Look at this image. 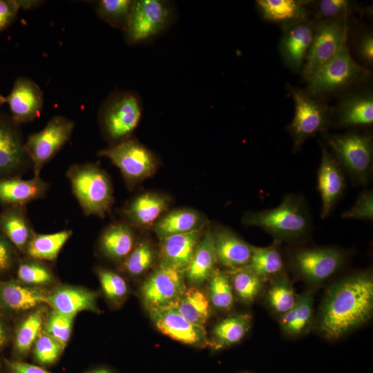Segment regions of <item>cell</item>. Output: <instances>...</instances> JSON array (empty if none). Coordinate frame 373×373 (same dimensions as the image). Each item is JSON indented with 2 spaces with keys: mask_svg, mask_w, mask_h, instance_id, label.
I'll return each instance as SVG.
<instances>
[{
  "mask_svg": "<svg viewBox=\"0 0 373 373\" xmlns=\"http://www.w3.org/2000/svg\"><path fill=\"white\" fill-rule=\"evenodd\" d=\"M276 242L265 247H253L247 267L262 280L280 274L283 269V260Z\"/></svg>",
  "mask_w": 373,
  "mask_h": 373,
  "instance_id": "35",
  "label": "cell"
},
{
  "mask_svg": "<svg viewBox=\"0 0 373 373\" xmlns=\"http://www.w3.org/2000/svg\"><path fill=\"white\" fill-rule=\"evenodd\" d=\"M73 193L86 215L104 217L113 202L108 175L92 163L74 164L68 170Z\"/></svg>",
  "mask_w": 373,
  "mask_h": 373,
  "instance_id": "4",
  "label": "cell"
},
{
  "mask_svg": "<svg viewBox=\"0 0 373 373\" xmlns=\"http://www.w3.org/2000/svg\"><path fill=\"white\" fill-rule=\"evenodd\" d=\"M168 203L164 195L155 192L144 193L129 203L125 214L133 224L142 227H150L156 223Z\"/></svg>",
  "mask_w": 373,
  "mask_h": 373,
  "instance_id": "29",
  "label": "cell"
},
{
  "mask_svg": "<svg viewBox=\"0 0 373 373\" xmlns=\"http://www.w3.org/2000/svg\"><path fill=\"white\" fill-rule=\"evenodd\" d=\"M102 289L106 297L115 303H119L128 294V286L125 280L118 274L99 268L97 270Z\"/></svg>",
  "mask_w": 373,
  "mask_h": 373,
  "instance_id": "43",
  "label": "cell"
},
{
  "mask_svg": "<svg viewBox=\"0 0 373 373\" xmlns=\"http://www.w3.org/2000/svg\"><path fill=\"white\" fill-rule=\"evenodd\" d=\"M200 239V230L161 239L160 265L184 273Z\"/></svg>",
  "mask_w": 373,
  "mask_h": 373,
  "instance_id": "23",
  "label": "cell"
},
{
  "mask_svg": "<svg viewBox=\"0 0 373 373\" xmlns=\"http://www.w3.org/2000/svg\"><path fill=\"white\" fill-rule=\"evenodd\" d=\"M0 373H7V372L6 371V372H0Z\"/></svg>",
  "mask_w": 373,
  "mask_h": 373,
  "instance_id": "57",
  "label": "cell"
},
{
  "mask_svg": "<svg viewBox=\"0 0 373 373\" xmlns=\"http://www.w3.org/2000/svg\"><path fill=\"white\" fill-rule=\"evenodd\" d=\"M99 294L89 289L71 285H61L49 290L46 304L52 311L74 316L80 312H98Z\"/></svg>",
  "mask_w": 373,
  "mask_h": 373,
  "instance_id": "20",
  "label": "cell"
},
{
  "mask_svg": "<svg viewBox=\"0 0 373 373\" xmlns=\"http://www.w3.org/2000/svg\"><path fill=\"white\" fill-rule=\"evenodd\" d=\"M74 316L51 311L47 316L44 330L66 347L73 329Z\"/></svg>",
  "mask_w": 373,
  "mask_h": 373,
  "instance_id": "44",
  "label": "cell"
},
{
  "mask_svg": "<svg viewBox=\"0 0 373 373\" xmlns=\"http://www.w3.org/2000/svg\"><path fill=\"white\" fill-rule=\"evenodd\" d=\"M330 153L355 184L368 183L373 171V139L352 130L341 134L323 133Z\"/></svg>",
  "mask_w": 373,
  "mask_h": 373,
  "instance_id": "3",
  "label": "cell"
},
{
  "mask_svg": "<svg viewBox=\"0 0 373 373\" xmlns=\"http://www.w3.org/2000/svg\"><path fill=\"white\" fill-rule=\"evenodd\" d=\"M10 338V330L6 321L0 314V351L8 343Z\"/></svg>",
  "mask_w": 373,
  "mask_h": 373,
  "instance_id": "52",
  "label": "cell"
},
{
  "mask_svg": "<svg viewBox=\"0 0 373 373\" xmlns=\"http://www.w3.org/2000/svg\"><path fill=\"white\" fill-rule=\"evenodd\" d=\"M18 125L0 114V178L14 176L29 160Z\"/></svg>",
  "mask_w": 373,
  "mask_h": 373,
  "instance_id": "17",
  "label": "cell"
},
{
  "mask_svg": "<svg viewBox=\"0 0 373 373\" xmlns=\"http://www.w3.org/2000/svg\"><path fill=\"white\" fill-rule=\"evenodd\" d=\"M119 168L129 183L142 181L154 173L157 161L154 153L135 140L128 138L99 152Z\"/></svg>",
  "mask_w": 373,
  "mask_h": 373,
  "instance_id": "11",
  "label": "cell"
},
{
  "mask_svg": "<svg viewBox=\"0 0 373 373\" xmlns=\"http://www.w3.org/2000/svg\"><path fill=\"white\" fill-rule=\"evenodd\" d=\"M83 373H115V372L112 369L108 367L101 366V367H97L86 370Z\"/></svg>",
  "mask_w": 373,
  "mask_h": 373,
  "instance_id": "54",
  "label": "cell"
},
{
  "mask_svg": "<svg viewBox=\"0 0 373 373\" xmlns=\"http://www.w3.org/2000/svg\"><path fill=\"white\" fill-rule=\"evenodd\" d=\"M134 243L132 229L123 222L108 226L99 240V247L103 254L114 261L123 262L134 248Z\"/></svg>",
  "mask_w": 373,
  "mask_h": 373,
  "instance_id": "30",
  "label": "cell"
},
{
  "mask_svg": "<svg viewBox=\"0 0 373 373\" xmlns=\"http://www.w3.org/2000/svg\"><path fill=\"white\" fill-rule=\"evenodd\" d=\"M242 223L262 229L276 242H293L309 234L312 218L305 198L300 194L288 193L273 209L246 212Z\"/></svg>",
  "mask_w": 373,
  "mask_h": 373,
  "instance_id": "2",
  "label": "cell"
},
{
  "mask_svg": "<svg viewBox=\"0 0 373 373\" xmlns=\"http://www.w3.org/2000/svg\"><path fill=\"white\" fill-rule=\"evenodd\" d=\"M65 347L44 329L36 339L32 353L35 363L43 367L55 365L60 358Z\"/></svg>",
  "mask_w": 373,
  "mask_h": 373,
  "instance_id": "41",
  "label": "cell"
},
{
  "mask_svg": "<svg viewBox=\"0 0 373 373\" xmlns=\"http://www.w3.org/2000/svg\"><path fill=\"white\" fill-rule=\"evenodd\" d=\"M44 1L38 0H16L19 9H32L39 6Z\"/></svg>",
  "mask_w": 373,
  "mask_h": 373,
  "instance_id": "53",
  "label": "cell"
},
{
  "mask_svg": "<svg viewBox=\"0 0 373 373\" xmlns=\"http://www.w3.org/2000/svg\"><path fill=\"white\" fill-rule=\"evenodd\" d=\"M287 88L294 102V116L287 131L292 138L295 153L307 140L327 131L332 124L333 109L299 88L290 85Z\"/></svg>",
  "mask_w": 373,
  "mask_h": 373,
  "instance_id": "6",
  "label": "cell"
},
{
  "mask_svg": "<svg viewBox=\"0 0 373 373\" xmlns=\"http://www.w3.org/2000/svg\"><path fill=\"white\" fill-rule=\"evenodd\" d=\"M17 249L0 231V276L11 271L17 264Z\"/></svg>",
  "mask_w": 373,
  "mask_h": 373,
  "instance_id": "48",
  "label": "cell"
},
{
  "mask_svg": "<svg viewBox=\"0 0 373 373\" xmlns=\"http://www.w3.org/2000/svg\"><path fill=\"white\" fill-rule=\"evenodd\" d=\"M347 40V16L316 21L302 69L303 79L307 81L318 68L333 58Z\"/></svg>",
  "mask_w": 373,
  "mask_h": 373,
  "instance_id": "9",
  "label": "cell"
},
{
  "mask_svg": "<svg viewBox=\"0 0 373 373\" xmlns=\"http://www.w3.org/2000/svg\"><path fill=\"white\" fill-rule=\"evenodd\" d=\"M317 188L322 202L321 217L325 219L332 213L345 191V177L341 167L323 144Z\"/></svg>",
  "mask_w": 373,
  "mask_h": 373,
  "instance_id": "16",
  "label": "cell"
},
{
  "mask_svg": "<svg viewBox=\"0 0 373 373\" xmlns=\"http://www.w3.org/2000/svg\"><path fill=\"white\" fill-rule=\"evenodd\" d=\"M372 311V274L352 275L328 291L319 314V329L327 338L338 339L365 323Z\"/></svg>",
  "mask_w": 373,
  "mask_h": 373,
  "instance_id": "1",
  "label": "cell"
},
{
  "mask_svg": "<svg viewBox=\"0 0 373 373\" xmlns=\"http://www.w3.org/2000/svg\"><path fill=\"white\" fill-rule=\"evenodd\" d=\"M19 10L16 0H0V32L14 21Z\"/></svg>",
  "mask_w": 373,
  "mask_h": 373,
  "instance_id": "51",
  "label": "cell"
},
{
  "mask_svg": "<svg viewBox=\"0 0 373 373\" xmlns=\"http://www.w3.org/2000/svg\"><path fill=\"white\" fill-rule=\"evenodd\" d=\"M74 126L72 120L56 115L48 121L42 130L28 136L24 143V149L32 164L34 175H39L44 166L69 140Z\"/></svg>",
  "mask_w": 373,
  "mask_h": 373,
  "instance_id": "10",
  "label": "cell"
},
{
  "mask_svg": "<svg viewBox=\"0 0 373 373\" xmlns=\"http://www.w3.org/2000/svg\"><path fill=\"white\" fill-rule=\"evenodd\" d=\"M209 281L207 294L210 303L219 310H229L233 305L234 297L229 276L216 269Z\"/></svg>",
  "mask_w": 373,
  "mask_h": 373,
  "instance_id": "38",
  "label": "cell"
},
{
  "mask_svg": "<svg viewBox=\"0 0 373 373\" xmlns=\"http://www.w3.org/2000/svg\"><path fill=\"white\" fill-rule=\"evenodd\" d=\"M244 373H248V372H244Z\"/></svg>",
  "mask_w": 373,
  "mask_h": 373,
  "instance_id": "58",
  "label": "cell"
},
{
  "mask_svg": "<svg viewBox=\"0 0 373 373\" xmlns=\"http://www.w3.org/2000/svg\"><path fill=\"white\" fill-rule=\"evenodd\" d=\"M142 110V100L134 92L115 91L106 98L99 111V122L112 145L130 137L140 121Z\"/></svg>",
  "mask_w": 373,
  "mask_h": 373,
  "instance_id": "5",
  "label": "cell"
},
{
  "mask_svg": "<svg viewBox=\"0 0 373 373\" xmlns=\"http://www.w3.org/2000/svg\"><path fill=\"white\" fill-rule=\"evenodd\" d=\"M211 229H207L204 238L200 239L192 259L186 269L187 280L193 286L202 285L209 280L217 264Z\"/></svg>",
  "mask_w": 373,
  "mask_h": 373,
  "instance_id": "28",
  "label": "cell"
},
{
  "mask_svg": "<svg viewBox=\"0 0 373 373\" xmlns=\"http://www.w3.org/2000/svg\"><path fill=\"white\" fill-rule=\"evenodd\" d=\"M152 321L163 334L185 345L198 347L209 346L204 326L193 324L171 307L149 310Z\"/></svg>",
  "mask_w": 373,
  "mask_h": 373,
  "instance_id": "14",
  "label": "cell"
},
{
  "mask_svg": "<svg viewBox=\"0 0 373 373\" xmlns=\"http://www.w3.org/2000/svg\"><path fill=\"white\" fill-rule=\"evenodd\" d=\"M230 281L237 296L242 302L250 303L260 292L263 280L246 266L234 269Z\"/></svg>",
  "mask_w": 373,
  "mask_h": 373,
  "instance_id": "39",
  "label": "cell"
},
{
  "mask_svg": "<svg viewBox=\"0 0 373 373\" xmlns=\"http://www.w3.org/2000/svg\"><path fill=\"white\" fill-rule=\"evenodd\" d=\"M310 1L300 0H257L260 14L267 21L285 27L309 19Z\"/></svg>",
  "mask_w": 373,
  "mask_h": 373,
  "instance_id": "25",
  "label": "cell"
},
{
  "mask_svg": "<svg viewBox=\"0 0 373 373\" xmlns=\"http://www.w3.org/2000/svg\"><path fill=\"white\" fill-rule=\"evenodd\" d=\"M175 15L174 5L169 1H135L124 32L126 41L130 45H136L153 41L171 27Z\"/></svg>",
  "mask_w": 373,
  "mask_h": 373,
  "instance_id": "8",
  "label": "cell"
},
{
  "mask_svg": "<svg viewBox=\"0 0 373 373\" xmlns=\"http://www.w3.org/2000/svg\"><path fill=\"white\" fill-rule=\"evenodd\" d=\"M203 217L198 211L189 209L171 211L157 220L155 231L161 239L166 237L200 230Z\"/></svg>",
  "mask_w": 373,
  "mask_h": 373,
  "instance_id": "33",
  "label": "cell"
},
{
  "mask_svg": "<svg viewBox=\"0 0 373 373\" xmlns=\"http://www.w3.org/2000/svg\"><path fill=\"white\" fill-rule=\"evenodd\" d=\"M49 290L17 280L0 281V310L9 314L30 312L46 303Z\"/></svg>",
  "mask_w": 373,
  "mask_h": 373,
  "instance_id": "19",
  "label": "cell"
},
{
  "mask_svg": "<svg viewBox=\"0 0 373 373\" xmlns=\"http://www.w3.org/2000/svg\"><path fill=\"white\" fill-rule=\"evenodd\" d=\"M48 185L39 175L24 180L17 176L0 178V202L6 207L20 206L41 198Z\"/></svg>",
  "mask_w": 373,
  "mask_h": 373,
  "instance_id": "24",
  "label": "cell"
},
{
  "mask_svg": "<svg viewBox=\"0 0 373 373\" xmlns=\"http://www.w3.org/2000/svg\"><path fill=\"white\" fill-rule=\"evenodd\" d=\"M47 316L42 305L29 312L18 323L14 333L12 360L23 361L28 356L44 329Z\"/></svg>",
  "mask_w": 373,
  "mask_h": 373,
  "instance_id": "26",
  "label": "cell"
},
{
  "mask_svg": "<svg viewBox=\"0 0 373 373\" xmlns=\"http://www.w3.org/2000/svg\"><path fill=\"white\" fill-rule=\"evenodd\" d=\"M352 9V2L348 0H321L316 4L314 20L316 21L347 16Z\"/></svg>",
  "mask_w": 373,
  "mask_h": 373,
  "instance_id": "45",
  "label": "cell"
},
{
  "mask_svg": "<svg viewBox=\"0 0 373 373\" xmlns=\"http://www.w3.org/2000/svg\"><path fill=\"white\" fill-rule=\"evenodd\" d=\"M0 231L23 254L35 233L25 209L20 206L6 207L0 212Z\"/></svg>",
  "mask_w": 373,
  "mask_h": 373,
  "instance_id": "27",
  "label": "cell"
},
{
  "mask_svg": "<svg viewBox=\"0 0 373 373\" xmlns=\"http://www.w3.org/2000/svg\"><path fill=\"white\" fill-rule=\"evenodd\" d=\"M6 103V97L0 94V106Z\"/></svg>",
  "mask_w": 373,
  "mask_h": 373,
  "instance_id": "55",
  "label": "cell"
},
{
  "mask_svg": "<svg viewBox=\"0 0 373 373\" xmlns=\"http://www.w3.org/2000/svg\"><path fill=\"white\" fill-rule=\"evenodd\" d=\"M211 231L218 263L232 270L247 266L253 246L222 225H216Z\"/></svg>",
  "mask_w": 373,
  "mask_h": 373,
  "instance_id": "21",
  "label": "cell"
},
{
  "mask_svg": "<svg viewBox=\"0 0 373 373\" xmlns=\"http://www.w3.org/2000/svg\"><path fill=\"white\" fill-rule=\"evenodd\" d=\"M251 325V316L248 313L236 314L218 323L211 332L209 347L220 350L240 341Z\"/></svg>",
  "mask_w": 373,
  "mask_h": 373,
  "instance_id": "31",
  "label": "cell"
},
{
  "mask_svg": "<svg viewBox=\"0 0 373 373\" xmlns=\"http://www.w3.org/2000/svg\"><path fill=\"white\" fill-rule=\"evenodd\" d=\"M312 296L309 291L303 293L297 299L294 307L295 314L294 334H298L305 329L312 318Z\"/></svg>",
  "mask_w": 373,
  "mask_h": 373,
  "instance_id": "47",
  "label": "cell"
},
{
  "mask_svg": "<svg viewBox=\"0 0 373 373\" xmlns=\"http://www.w3.org/2000/svg\"><path fill=\"white\" fill-rule=\"evenodd\" d=\"M3 366L7 373H51L38 365H33L24 361L3 359Z\"/></svg>",
  "mask_w": 373,
  "mask_h": 373,
  "instance_id": "49",
  "label": "cell"
},
{
  "mask_svg": "<svg viewBox=\"0 0 373 373\" xmlns=\"http://www.w3.org/2000/svg\"><path fill=\"white\" fill-rule=\"evenodd\" d=\"M367 73L366 68L352 58L346 42L333 58L307 80L305 91L314 98L321 99L363 79Z\"/></svg>",
  "mask_w": 373,
  "mask_h": 373,
  "instance_id": "7",
  "label": "cell"
},
{
  "mask_svg": "<svg viewBox=\"0 0 373 373\" xmlns=\"http://www.w3.org/2000/svg\"><path fill=\"white\" fill-rule=\"evenodd\" d=\"M72 233L73 231L69 229L45 234L35 232L25 254L30 258L52 262L56 260Z\"/></svg>",
  "mask_w": 373,
  "mask_h": 373,
  "instance_id": "34",
  "label": "cell"
},
{
  "mask_svg": "<svg viewBox=\"0 0 373 373\" xmlns=\"http://www.w3.org/2000/svg\"><path fill=\"white\" fill-rule=\"evenodd\" d=\"M17 278L25 285L44 288L55 282V274L48 266L30 258L19 262Z\"/></svg>",
  "mask_w": 373,
  "mask_h": 373,
  "instance_id": "37",
  "label": "cell"
},
{
  "mask_svg": "<svg viewBox=\"0 0 373 373\" xmlns=\"http://www.w3.org/2000/svg\"><path fill=\"white\" fill-rule=\"evenodd\" d=\"M336 124L341 127H361L373 123V95L362 90L346 95L333 111Z\"/></svg>",
  "mask_w": 373,
  "mask_h": 373,
  "instance_id": "22",
  "label": "cell"
},
{
  "mask_svg": "<svg viewBox=\"0 0 373 373\" xmlns=\"http://www.w3.org/2000/svg\"><path fill=\"white\" fill-rule=\"evenodd\" d=\"M344 219L372 220L373 219V191L372 189L363 191L354 205L342 213Z\"/></svg>",
  "mask_w": 373,
  "mask_h": 373,
  "instance_id": "46",
  "label": "cell"
},
{
  "mask_svg": "<svg viewBox=\"0 0 373 373\" xmlns=\"http://www.w3.org/2000/svg\"><path fill=\"white\" fill-rule=\"evenodd\" d=\"M6 97L12 119L17 124L33 121L40 115L44 104L43 93L32 79L20 77Z\"/></svg>",
  "mask_w": 373,
  "mask_h": 373,
  "instance_id": "18",
  "label": "cell"
},
{
  "mask_svg": "<svg viewBox=\"0 0 373 373\" xmlns=\"http://www.w3.org/2000/svg\"><path fill=\"white\" fill-rule=\"evenodd\" d=\"M357 53L360 59L368 65L373 64V35L366 31L361 35L357 44Z\"/></svg>",
  "mask_w": 373,
  "mask_h": 373,
  "instance_id": "50",
  "label": "cell"
},
{
  "mask_svg": "<svg viewBox=\"0 0 373 373\" xmlns=\"http://www.w3.org/2000/svg\"><path fill=\"white\" fill-rule=\"evenodd\" d=\"M134 0H100L96 2L97 15L113 28L126 32L134 6Z\"/></svg>",
  "mask_w": 373,
  "mask_h": 373,
  "instance_id": "36",
  "label": "cell"
},
{
  "mask_svg": "<svg viewBox=\"0 0 373 373\" xmlns=\"http://www.w3.org/2000/svg\"><path fill=\"white\" fill-rule=\"evenodd\" d=\"M267 298L271 307L282 314L292 309L297 300L290 282L285 276L280 277L271 284Z\"/></svg>",
  "mask_w": 373,
  "mask_h": 373,
  "instance_id": "42",
  "label": "cell"
},
{
  "mask_svg": "<svg viewBox=\"0 0 373 373\" xmlns=\"http://www.w3.org/2000/svg\"><path fill=\"white\" fill-rule=\"evenodd\" d=\"M316 21L305 20L283 28L279 52L291 70H302L315 31Z\"/></svg>",
  "mask_w": 373,
  "mask_h": 373,
  "instance_id": "15",
  "label": "cell"
},
{
  "mask_svg": "<svg viewBox=\"0 0 373 373\" xmlns=\"http://www.w3.org/2000/svg\"><path fill=\"white\" fill-rule=\"evenodd\" d=\"M155 260V252L153 246L149 242L142 240L123 261L122 267L131 276L137 277L146 272Z\"/></svg>",
  "mask_w": 373,
  "mask_h": 373,
  "instance_id": "40",
  "label": "cell"
},
{
  "mask_svg": "<svg viewBox=\"0 0 373 373\" xmlns=\"http://www.w3.org/2000/svg\"><path fill=\"white\" fill-rule=\"evenodd\" d=\"M345 254L334 247H315L297 251L291 265L305 280L321 283L334 274L343 265Z\"/></svg>",
  "mask_w": 373,
  "mask_h": 373,
  "instance_id": "12",
  "label": "cell"
},
{
  "mask_svg": "<svg viewBox=\"0 0 373 373\" xmlns=\"http://www.w3.org/2000/svg\"><path fill=\"white\" fill-rule=\"evenodd\" d=\"M185 289L183 272L160 265L144 280L140 293L149 310L171 306Z\"/></svg>",
  "mask_w": 373,
  "mask_h": 373,
  "instance_id": "13",
  "label": "cell"
},
{
  "mask_svg": "<svg viewBox=\"0 0 373 373\" xmlns=\"http://www.w3.org/2000/svg\"><path fill=\"white\" fill-rule=\"evenodd\" d=\"M3 367V361L0 360V370Z\"/></svg>",
  "mask_w": 373,
  "mask_h": 373,
  "instance_id": "56",
  "label": "cell"
},
{
  "mask_svg": "<svg viewBox=\"0 0 373 373\" xmlns=\"http://www.w3.org/2000/svg\"><path fill=\"white\" fill-rule=\"evenodd\" d=\"M189 322L204 326L211 314V303L207 294L197 286L185 289L170 306Z\"/></svg>",
  "mask_w": 373,
  "mask_h": 373,
  "instance_id": "32",
  "label": "cell"
}]
</instances>
